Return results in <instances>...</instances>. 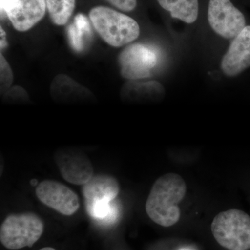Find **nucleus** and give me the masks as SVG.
<instances>
[{
	"mask_svg": "<svg viewBox=\"0 0 250 250\" xmlns=\"http://www.w3.org/2000/svg\"><path fill=\"white\" fill-rule=\"evenodd\" d=\"M187 189L185 181L177 174H166L156 179L146 201L148 216L165 228L175 225L181 216L178 204L185 197Z\"/></svg>",
	"mask_w": 250,
	"mask_h": 250,
	"instance_id": "1",
	"label": "nucleus"
},
{
	"mask_svg": "<svg viewBox=\"0 0 250 250\" xmlns=\"http://www.w3.org/2000/svg\"><path fill=\"white\" fill-rule=\"evenodd\" d=\"M89 17L100 37L113 47L127 45L140 35V27L134 19L111 8L94 7Z\"/></svg>",
	"mask_w": 250,
	"mask_h": 250,
	"instance_id": "2",
	"label": "nucleus"
},
{
	"mask_svg": "<svg viewBox=\"0 0 250 250\" xmlns=\"http://www.w3.org/2000/svg\"><path fill=\"white\" fill-rule=\"evenodd\" d=\"M215 239L228 250H250V216L246 212L230 209L220 212L211 223Z\"/></svg>",
	"mask_w": 250,
	"mask_h": 250,
	"instance_id": "3",
	"label": "nucleus"
},
{
	"mask_svg": "<svg viewBox=\"0 0 250 250\" xmlns=\"http://www.w3.org/2000/svg\"><path fill=\"white\" fill-rule=\"evenodd\" d=\"M43 231V221L35 213L11 214L1 223L0 241L9 250L31 248L40 239Z\"/></svg>",
	"mask_w": 250,
	"mask_h": 250,
	"instance_id": "4",
	"label": "nucleus"
},
{
	"mask_svg": "<svg viewBox=\"0 0 250 250\" xmlns=\"http://www.w3.org/2000/svg\"><path fill=\"white\" fill-rule=\"evenodd\" d=\"M208 21L219 36L234 39L246 27V18L230 0H210Z\"/></svg>",
	"mask_w": 250,
	"mask_h": 250,
	"instance_id": "5",
	"label": "nucleus"
},
{
	"mask_svg": "<svg viewBox=\"0 0 250 250\" xmlns=\"http://www.w3.org/2000/svg\"><path fill=\"white\" fill-rule=\"evenodd\" d=\"M157 55L153 49L142 44L128 45L119 56L121 74L128 80H139L151 75L157 65Z\"/></svg>",
	"mask_w": 250,
	"mask_h": 250,
	"instance_id": "6",
	"label": "nucleus"
},
{
	"mask_svg": "<svg viewBox=\"0 0 250 250\" xmlns=\"http://www.w3.org/2000/svg\"><path fill=\"white\" fill-rule=\"evenodd\" d=\"M36 195L42 204L62 215L70 216L80 208L77 193L57 181H42L36 187Z\"/></svg>",
	"mask_w": 250,
	"mask_h": 250,
	"instance_id": "7",
	"label": "nucleus"
},
{
	"mask_svg": "<svg viewBox=\"0 0 250 250\" xmlns=\"http://www.w3.org/2000/svg\"><path fill=\"white\" fill-rule=\"evenodd\" d=\"M45 0H1L4 10L15 29L26 31L34 27L45 16Z\"/></svg>",
	"mask_w": 250,
	"mask_h": 250,
	"instance_id": "8",
	"label": "nucleus"
},
{
	"mask_svg": "<svg viewBox=\"0 0 250 250\" xmlns=\"http://www.w3.org/2000/svg\"><path fill=\"white\" fill-rule=\"evenodd\" d=\"M54 160L62 178L69 183L84 185L94 176L93 164L83 153L59 151L54 155Z\"/></svg>",
	"mask_w": 250,
	"mask_h": 250,
	"instance_id": "9",
	"label": "nucleus"
},
{
	"mask_svg": "<svg viewBox=\"0 0 250 250\" xmlns=\"http://www.w3.org/2000/svg\"><path fill=\"white\" fill-rule=\"evenodd\" d=\"M250 67V26L233 39L221 62V69L228 77H235Z\"/></svg>",
	"mask_w": 250,
	"mask_h": 250,
	"instance_id": "10",
	"label": "nucleus"
},
{
	"mask_svg": "<svg viewBox=\"0 0 250 250\" xmlns=\"http://www.w3.org/2000/svg\"><path fill=\"white\" fill-rule=\"evenodd\" d=\"M119 192L117 179L105 174L94 175L82 188L85 207L114 201Z\"/></svg>",
	"mask_w": 250,
	"mask_h": 250,
	"instance_id": "11",
	"label": "nucleus"
},
{
	"mask_svg": "<svg viewBox=\"0 0 250 250\" xmlns=\"http://www.w3.org/2000/svg\"><path fill=\"white\" fill-rule=\"evenodd\" d=\"M159 5L174 18L187 24L197 21L199 14L198 0H157Z\"/></svg>",
	"mask_w": 250,
	"mask_h": 250,
	"instance_id": "12",
	"label": "nucleus"
},
{
	"mask_svg": "<svg viewBox=\"0 0 250 250\" xmlns=\"http://www.w3.org/2000/svg\"><path fill=\"white\" fill-rule=\"evenodd\" d=\"M46 6L54 24L62 26L66 24L73 14L76 0H45Z\"/></svg>",
	"mask_w": 250,
	"mask_h": 250,
	"instance_id": "13",
	"label": "nucleus"
},
{
	"mask_svg": "<svg viewBox=\"0 0 250 250\" xmlns=\"http://www.w3.org/2000/svg\"><path fill=\"white\" fill-rule=\"evenodd\" d=\"M87 213L93 220L103 225L113 224L119 218L120 206L113 201L107 204H100L85 207Z\"/></svg>",
	"mask_w": 250,
	"mask_h": 250,
	"instance_id": "14",
	"label": "nucleus"
},
{
	"mask_svg": "<svg viewBox=\"0 0 250 250\" xmlns=\"http://www.w3.org/2000/svg\"><path fill=\"white\" fill-rule=\"evenodd\" d=\"M0 88L1 93H5L9 90L14 81V75L9 64L6 62L2 54H0Z\"/></svg>",
	"mask_w": 250,
	"mask_h": 250,
	"instance_id": "15",
	"label": "nucleus"
},
{
	"mask_svg": "<svg viewBox=\"0 0 250 250\" xmlns=\"http://www.w3.org/2000/svg\"><path fill=\"white\" fill-rule=\"evenodd\" d=\"M67 34H68L69 40L72 47L79 52L82 51L84 46V42H83L85 39L84 36H88V34L79 29L75 24L68 27Z\"/></svg>",
	"mask_w": 250,
	"mask_h": 250,
	"instance_id": "16",
	"label": "nucleus"
},
{
	"mask_svg": "<svg viewBox=\"0 0 250 250\" xmlns=\"http://www.w3.org/2000/svg\"><path fill=\"white\" fill-rule=\"evenodd\" d=\"M117 9L130 12L136 7L137 0H106Z\"/></svg>",
	"mask_w": 250,
	"mask_h": 250,
	"instance_id": "17",
	"label": "nucleus"
},
{
	"mask_svg": "<svg viewBox=\"0 0 250 250\" xmlns=\"http://www.w3.org/2000/svg\"><path fill=\"white\" fill-rule=\"evenodd\" d=\"M1 31V39H0V47H1V50L5 48L8 45L7 41H6V34L2 27L0 28Z\"/></svg>",
	"mask_w": 250,
	"mask_h": 250,
	"instance_id": "18",
	"label": "nucleus"
},
{
	"mask_svg": "<svg viewBox=\"0 0 250 250\" xmlns=\"http://www.w3.org/2000/svg\"><path fill=\"white\" fill-rule=\"evenodd\" d=\"M37 183H38V182H37V180H36V179H34V180H32L31 182V185H33V186H36V184H37Z\"/></svg>",
	"mask_w": 250,
	"mask_h": 250,
	"instance_id": "19",
	"label": "nucleus"
},
{
	"mask_svg": "<svg viewBox=\"0 0 250 250\" xmlns=\"http://www.w3.org/2000/svg\"><path fill=\"white\" fill-rule=\"evenodd\" d=\"M39 250H56L54 249V248H49V247H47V248H42V249H41Z\"/></svg>",
	"mask_w": 250,
	"mask_h": 250,
	"instance_id": "20",
	"label": "nucleus"
},
{
	"mask_svg": "<svg viewBox=\"0 0 250 250\" xmlns=\"http://www.w3.org/2000/svg\"></svg>",
	"mask_w": 250,
	"mask_h": 250,
	"instance_id": "21",
	"label": "nucleus"
}]
</instances>
